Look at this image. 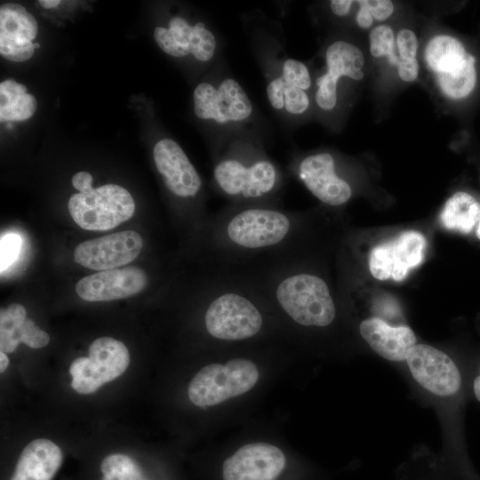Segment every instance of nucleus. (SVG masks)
Segmentation results:
<instances>
[{
	"label": "nucleus",
	"instance_id": "nucleus-1",
	"mask_svg": "<svg viewBox=\"0 0 480 480\" xmlns=\"http://www.w3.org/2000/svg\"><path fill=\"white\" fill-rule=\"evenodd\" d=\"M306 218L282 206L228 204L202 226L211 267L242 268L302 254Z\"/></svg>",
	"mask_w": 480,
	"mask_h": 480
},
{
	"label": "nucleus",
	"instance_id": "nucleus-2",
	"mask_svg": "<svg viewBox=\"0 0 480 480\" xmlns=\"http://www.w3.org/2000/svg\"><path fill=\"white\" fill-rule=\"evenodd\" d=\"M212 177L229 204L281 206L284 173L254 140L236 136L220 147Z\"/></svg>",
	"mask_w": 480,
	"mask_h": 480
},
{
	"label": "nucleus",
	"instance_id": "nucleus-3",
	"mask_svg": "<svg viewBox=\"0 0 480 480\" xmlns=\"http://www.w3.org/2000/svg\"><path fill=\"white\" fill-rule=\"evenodd\" d=\"M267 36L259 37V60L266 80L268 103L277 114L290 120L303 116L310 107L308 91L312 79L308 67L287 56Z\"/></svg>",
	"mask_w": 480,
	"mask_h": 480
},
{
	"label": "nucleus",
	"instance_id": "nucleus-4",
	"mask_svg": "<svg viewBox=\"0 0 480 480\" xmlns=\"http://www.w3.org/2000/svg\"><path fill=\"white\" fill-rule=\"evenodd\" d=\"M193 104L196 117L217 132H239L254 116L252 102L242 85L225 75L199 83L193 92Z\"/></svg>",
	"mask_w": 480,
	"mask_h": 480
},
{
	"label": "nucleus",
	"instance_id": "nucleus-5",
	"mask_svg": "<svg viewBox=\"0 0 480 480\" xmlns=\"http://www.w3.org/2000/svg\"><path fill=\"white\" fill-rule=\"evenodd\" d=\"M260 372L256 364L244 357L204 366L188 387L190 402L198 407L220 404L250 391L258 382Z\"/></svg>",
	"mask_w": 480,
	"mask_h": 480
},
{
	"label": "nucleus",
	"instance_id": "nucleus-6",
	"mask_svg": "<svg viewBox=\"0 0 480 480\" xmlns=\"http://www.w3.org/2000/svg\"><path fill=\"white\" fill-rule=\"evenodd\" d=\"M68 208L73 220L86 230H109L134 213L135 204L123 187L106 184L70 196Z\"/></svg>",
	"mask_w": 480,
	"mask_h": 480
},
{
	"label": "nucleus",
	"instance_id": "nucleus-7",
	"mask_svg": "<svg viewBox=\"0 0 480 480\" xmlns=\"http://www.w3.org/2000/svg\"><path fill=\"white\" fill-rule=\"evenodd\" d=\"M88 353V356L76 358L68 369L72 377L71 387L79 394L96 392L103 384L121 376L130 364L126 346L114 338L94 340Z\"/></svg>",
	"mask_w": 480,
	"mask_h": 480
},
{
	"label": "nucleus",
	"instance_id": "nucleus-8",
	"mask_svg": "<svg viewBox=\"0 0 480 480\" xmlns=\"http://www.w3.org/2000/svg\"><path fill=\"white\" fill-rule=\"evenodd\" d=\"M154 38L168 55L184 58L192 55L202 63H209L219 53L218 36L204 22L190 24L181 16H173L167 27H156Z\"/></svg>",
	"mask_w": 480,
	"mask_h": 480
},
{
	"label": "nucleus",
	"instance_id": "nucleus-9",
	"mask_svg": "<svg viewBox=\"0 0 480 480\" xmlns=\"http://www.w3.org/2000/svg\"><path fill=\"white\" fill-rule=\"evenodd\" d=\"M289 170L314 196L327 205H342L352 196L351 186L338 173L331 153H314L295 158L290 163Z\"/></svg>",
	"mask_w": 480,
	"mask_h": 480
},
{
	"label": "nucleus",
	"instance_id": "nucleus-10",
	"mask_svg": "<svg viewBox=\"0 0 480 480\" xmlns=\"http://www.w3.org/2000/svg\"><path fill=\"white\" fill-rule=\"evenodd\" d=\"M427 242L418 231H404L373 247L369 256L371 274L379 280H404L421 263Z\"/></svg>",
	"mask_w": 480,
	"mask_h": 480
},
{
	"label": "nucleus",
	"instance_id": "nucleus-11",
	"mask_svg": "<svg viewBox=\"0 0 480 480\" xmlns=\"http://www.w3.org/2000/svg\"><path fill=\"white\" fill-rule=\"evenodd\" d=\"M143 241L134 230H126L79 244L74 260L90 269L104 271L124 266L141 252Z\"/></svg>",
	"mask_w": 480,
	"mask_h": 480
},
{
	"label": "nucleus",
	"instance_id": "nucleus-12",
	"mask_svg": "<svg viewBox=\"0 0 480 480\" xmlns=\"http://www.w3.org/2000/svg\"><path fill=\"white\" fill-rule=\"evenodd\" d=\"M364 55L360 49L346 41L338 40L328 46L325 52L326 71L316 79L315 101L319 108L333 110L338 102V82L341 77L360 80Z\"/></svg>",
	"mask_w": 480,
	"mask_h": 480
},
{
	"label": "nucleus",
	"instance_id": "nucleus-13",
	"mask_svg": "<svg viewBox=\"0 0 480 480\" xmlns=\"http://www.w3.org/2000/svg\"><path fill=\"white\" fill-rule=\"evenodd\" d=\"M153 158L166 188L174 196L197 199L203 181L181 147L172 139L158 140L153 148Z\"/></svg>",
	"mask_w": 480,
	"mask_h": 480
},
{
	"label": "nucleus",
	"instance_id": "nucleus-14",
	"mask_svg": "<svg viewBox=\"0 0 480 480\" xmlns=\"http://www.w3.org/2000/svg\"><path fill=\"white\" fill-rule=\"evenodd\" d=\"M406 362L416 380L427 390L449 396L460 387V374L453 361L443 351L426 344L414 345Z\"/></svg>",
	"mask_w": 480,
	"mask_h": 480
},
{
	"label": "nucleus",
	"instance_id": "nucleus-15",
	"mask_svg": "<svg viewBox=\"0 0 480 480\" xmlns=\"http://www.w3.org/2000/svg\"><path fill=\"white\" fill-rule=\"evenodd\" d=\"M285 456L276 445L256 442L243 445L227 458L223 480H275L283 472Z\"/></svg>",
	"mask_w": 480,
	"mask_h": 480
},
{
	"label": "nucleus",
	"instance_id": "nucleus-16",
	"mask_svg": "<svg viewBox=\"0 0 480 480\" xmlns=\"http://www.w3.org/2000/svg\"><path fill=\"white\" fill-rule=\"evenodd\" d=\"M148 281V276L142 268L130 266L84 276L76 284V292L86 301H108L140 292L147 286Z\"/></svg>",
	"mask_w": 480,
	"mask_h": 480
},
{
	"label": "nucleus",
	"instance_id": "nucleus-17",
	"mask_svg": "<svg viewBox=\"0 0 480 480\" xmlns=\"http://www.w3.org/2000/svg\"><path fill=\"white\" fill-rule=\"evenodd\" d=\"M360 333L380 356L390 361H404L416 343V337L407 326H391L379 317L364 320Z\"/></svg>",
	"mask_w": 480,
	"mask_h": 480
},
{
	"label": "nucleus",
	"instance_id": "nucleus-18",
	"mask_svg": "<svg viewBox=\"0 0 480 480\" xmlns=\"http://www.w3.org/2000/svg\"><path fill=\"white\" fill-rule=\"evenodd\" d=\"M62 452L52 441L37 438L28 443L18 459L11 480H52L62 463Z\"/></svg>",
	"mask_w": 480,
	"mask_h": 480
},
{
	"label": "nucleus",
	"instance_id": "nucleus-19",
	"mask_svg": "<svg viewBox=\"0 0 480 480\" xmlns=\"http://www.w3.org/2000/svg\"><path fill=\"white\" fill-rule=\"evenodd\" d=\"M470 57L462 44L450 36L433 37L425 50L426 61L436 73V78L457 74L466 66Z\"/></svg>",
	"mask_w": 480,
	"mask_h": 480
},
{
	"label": "nucleus",
	"instance_id": "nucleus-20",
	"mask_svg": "<svg viewBox=\"0 0 480 480\" xmlns=\"http://www.w3.org/2000/svg\"><path fill=\"white\" fill-rule=\"evenodd\" d=\"M480 220V204L466 192H457L445 203L440 220L443 226L463 234L471 232Z\"/></svg>",
	"mask_w": 480,
	"mask_h": 480
},
{
	"label": "nucleus",
	"instance_id": "nucleus-21",
	"mask_svg": "<svg viewBox=\"0 0 480 480\" xmlns=\"http://www.w3.org/2000/svg\"><path fill=\"white\" fill-rule=\"evenodd\" d=\"M36 98L27 92V87L13 79L0 84V120L24 121L36 110Z\"/></svg>",
	"mask_w": 480,
	"mask_h": 480
},
{
	"label": "nucleus",
	"instance_id": "nucleus-22",
	"mask_svg": "<svg viewBox=\"0 0 480 480\" xmlns=\"http://www.w3.org/2000/svg\"><path fill=\"white\" fill-rule=\"evenodd\" d=\"M38 31L35 17L21 4H2L0 6V39L32 42Z\"/></svg>",
	"mask_w": 480,
	"mask_h": 480
},
{
	"label": "nucleus",
	"instance_id": "nucleus-23",
	"mask_svg": "<svg viewBox=\"0 0 480 480\" xmlns=\"http://www.w3.org/2000/svg\"><path fill=\"white\" fill-rule=\"evenodd\" d=\"M26 309L20 304H11L0 312V349L13 352L20 344L17 340L19 328L27 319Z\"/></svg>",
	"mask_w": 480,
	"mask_h": 480
},
{
	"label": "nucleus",
	"instance_id": "nucleus-24",
	"mask_svg": "<svg viewBox=\"0 0 480 480\" xmlns=\"http://www.w3.org/2000/svg\"><path fill=\"white\" fill-rule=\"evenodd\" d=\"M100 470L102 480H147L136 461L125 454L106 456L101 461Z\"/></svg>",
	"mask_w": 480,
	"mask_h": 480
},
{
	"label": "nucleus",
	"instance_id": "nucleus-25",
	"mask_svg": "<svg viewBox=\"0 0 480 480\" xmlns=\"http://www.w3.org/2000/svg\"><path fill=\"white\" fill-rule=\"evenodd\" d=\"M476 59L471 55L466 66L451 76L437 77L442 92L452 99L468 96L474 89L476 81Z\"/></svg>",
	"mask_w": 480,
	"mask_h": 480
},
{
	"label": "nucleus",
	"instance_id": "nucleus-26",
	"mask_svg": "<svg viewBox=\"0 0 480 480\" xmlns=\"http://www.w3.org/2000/svg\"><path fill=\"white\" fill-rule=\"evenodd\" d=\"M370 51L374 57L387 55L392 64L398 62L394 54V33L387 25H380L372 29L370 34Z\"/></svg>",
	"mask_w": 480,
	"mask_h": 480
},
{
	"label": "nucleus",
	"instance_id": "nucleus-27",
	"mask_svg": "<svg viewBox=\"0 0 480 480\" xmlns=\"http://www.w3.org/2000/svg\"><path fill=\"white\" fill-rule=\"evenodd\" d=\"M17 340L32 348H41L48 345L49 335L41 330L34 321L27 318L17 332Z\"/></svg>",
	"mask_w": 480,
	"mask_h": 480
},
{
	"label": "nucleus",
	"instance_id": "nucleus-28",
	"mask_svg": "<svg viewBox=\"0 0 480 480\" xmlns=\"http://www.w3.org/2000/svg\"><path fill=\"white\" fill-rule=\"evenodd\" d=\"M34 44L28 42H15L0 39V53L11 61H25L34 53Z\"/></svg>",
	"mask_w": 480,
	"mask_h": 480
},
{
	"label": "nucleus",
	"instance_id": "nucleus-29",
	"mask_svg": "<svg viewBox=\"0 0 480 480\" xmlns=\"http://www.w3.org/2000/svg\"><path fill=\"white\" fill-rule=\"evenodd\" d=\"M21 239L16 234H7L1 239V271L12 264L19 254Z\"/></svg>",
	"mask_w": 480,
	"mask_h": 480
},
{
	"label": "nucleus",
	"instance_id": "nucleus-30",
	"mask_svg": "<svg viewBox=\"0 0 480 480\" xmlns=\"http://www.w3.org/2000/svg\"><path fill=\"white\" fill-rule=\"evenodd\" d=\"M396 44L399 52V58H415L418 49V40L412 30H400L397 34Z\"/></svg>",
	"mask_w": 480,
	"mask_h": 480
},
{
	"label": "nucleus",
	"instance_id": "nucleus-31",
	"mask_svg": "<svg viewBox=\"0 0 480 480\" xmlns=\"http://www.w3.org/2000/svg\"><path fill=\"white\" fill-rule=\"evenodd\" d=\"M372 18L377 20L388 19L393 12V3L388 0H363Z\"/></svg>",
	"mask_w": 480,
	"mask_h": 480
},
{
	"label": "nucleus",
	"instance_id": "nucleus-32",
	"mask_svg": "<svg viewBox=\"0 0 480 480\" xmlns=\"http://www.w3.org/2000/svg\"><path fill=\"white\" fill-rule=\"evenodd\" d=\"M397 71L398 76L403 81L412 82L415 80L419 72V66L416 58H398Z\"/></svg>",
	"mask_w": 480,
	"mask_h": 480
},
{
	"label": "nucleus",
	"instance_id": "nucleus-33",
	"mask_svg": "<svg viewBox=\"0 0 480 480\" xmlns=\"http://www.w3.org/2000/svg\"><path fill=\"white\" fill-rule=\"evenodd\" d=\"M92 176L87 172H79L72 178L73 187L79 190L80 193H84L93 189Z\"/></svg>",
	"mask_w": 480,
	"mask_h": 480
},
{
	"label": "nucleus",
	"instance_id": "nucleus-34",
	"mask_svg": "<svg viewBox=\"0 0 480 480\" xmlns=\"http://www.w3.org/2000/svg\"><path fill=\"white\" fill-rule=\"evenodd\" d=\"M359 4V10L356 14V22L363 28H368L372 26L373 18L363 0L356 1Z\"/></svg>",
	"mask_w": 480,
	"mask_h": 480
},
{
	"label": "nucleus",
	"instance_id": "nucleus-35",
	"mask_svg": "<svg viewBox=\"0 0 480 480\" xmlns=\"http://www.w3.org/2000/svg\"><path fill=\"white\" fill-rule=\"evenodd\" d=\"M353 3L351 0H332L330 7L335 15L345 16L349 12Z\"/></svg>",
	"mask_w": 480,
	"mask_h": 480
},
{
	"label": "nucleus",
	"instance_id": "nucleus-36",
	"mask_svg": "<svg viewBox=\"0 0 480 480\" xmlns=\"http://www.w3.org/2000/svg\"><path fill=\"white\" fill-rule=\"evenodd\" d=\"M60 4V0H40L39 4L45 8V9H51L58 6Z\"/></svg>",
	"mask_w": 480,
	"mask_h": 480
},
{
	"label": "nucleus",
	"instance_id": "nucleus-37",
	"mask_svg": "<svg viewBox=\"0 0 480 480\" xmlns=\"http://www.w3.org/2000/svg\"><path fill=\"white\" fill-rule=\"evenodd\" d=\"M9 365V358L6 356V353L0 352V372H4Z\"/></svg>",
	"mask_w": 480,
	"mask_h": 480
},
{
	"label": "nucleus",
	"instance_id": "nucleus-38",
	"mask_svg": "<svg viewBox=\"0 0 480 480\" xmlns=\"http://www.w3.org/2000/svg\"><path fill=\"white\" fill-rule=\"evenodd\" d=\"M474 392L476 398L480 401V376L476 377L474 381Z\"/></svg>",
	"mask_w": 480,
	"mask_h": 480
},
{
	"label": "nucleus",
	"instance_id": "nucleus-39",
	"mask_svg": "<svg viewBox=\"0 0 480 480\" xmlns=\"http://www.w3.org/2000/svg\"><path fill=\"white\" fill-rule=\"evenodd\" d=\"M477 237L480 239V220H479V226L476 231Z\"/></svg>",
	"mask_w": 480,
	"mask_h": 480
},
{
	"label": "nucleus",
	"instance_id": "nucleus-40",
	"mask_svg": "<svg viewBox=\"0 0 480 480\" xmlns=\"http://www.w3.org/2000/svg\"><path fill=\"white\" fill-rule=\"evenodd\" d=\"M34 47H35V49H36V48H38V47H39V44L36 43V44H34Z\"/></svg>",
	"mask_w": 480,
	"mask_h": 480
}]
</instances>
